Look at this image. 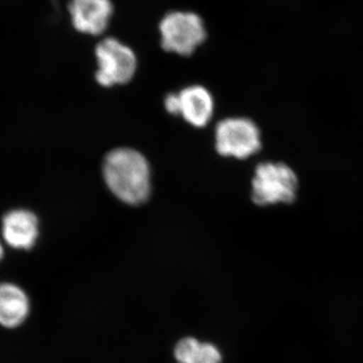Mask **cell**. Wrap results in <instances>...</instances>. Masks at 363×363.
Segmentation results:
<instances>
[{
	"label": "cell",
	"instance_id": "3957f363",
	"mask_svg": "<svg viewBox=\"0 0 363 363\" xmlns=\"http://www.w3.org/2000/svg\"><path fill=\"white\" fill-rule=\"evenodd\" d=\"M162 49L182 57H190L207 39L204 21L194 11H174L159 23Z\"/></svg>",
	"mask_w": 363,
	"mask_h": 363
},
{
	"label": "cell",
	"instance_id": "4fadbf2b",
	"mask_svg": "<svg viewBox=\"0 0 363 363\" xmlns=\"http://www.w3.org/2000/svg\"><path fill=\"white\" fill-rule=\"evenodd\" d=\"M4 247H2L1 243H0V260L2 259V257H4Z\"/></svg>",
	"mask_w": 363,
	"mask_h": 363
},
{
	"label": "cell",
	"instance_id": "277c9868",
	"mask_svg": "<svg viewBox=\"0 0 363 363\" xmlns=\"http://www.w3.org/2000/svg\"><path fill=\"white\" fill-rule=\"evenodd\" d=\"M94 52L98 65L95 79L102 87L128 84L135 77L138 57L130 45L108 37L98 43Z\"/></svg>",
	"mask_w": 363,
	"mask_h": 363
},
{
	"label": "cell",
	"instance_id": "8fae6325",
	"mask_svg": "<svg viewBox=\"0 0 363 363\" xmlns=\"http://www.w3.org/2000/svg\"><path fill=\"white\" fill-rule=\"evenodd\" d=\"M220 360V353L214 346L210 344H202L198 351L195 363H219Z\"/></svg>",
	"mask_w": 363,
	"mask_h": 363
},
{
	"label": "cell",
	"instance_id": "7a4b0ae2",
	"mask_svg": "<svg viewBox=\"0 0 363 363\" xmlns=\"http://www.w3.org/2000/svg\"><path fill=\"white\" fill-rule=\"evenodd\" d=\"M252 199L257 206L291 204L297 198L298 179L284 162H262L255 168Z\"/></svg>",
	"mask_w": 363,
	"mask_h": 363
},
{
	"label": "cell",
	"instance_id": "30bf717a",
	"mask_svg": "<svg viewBox=\"0 0 363 363\" xmlns=\"http://www.w3.org/2000/svg\"><path fill=\"white\" fill-rule=\"evenodd\" d=\"M200 344L193 338H186L179 342L175 350L177 359L181 363H195Z\"/></svg>",
	"mask_w": 363,
	"mask_h": 363
},
{
	"label": "cell",
	"instance_id": "6da1fadb",
	"mask_svg": "<svg viewBox=\"0 0 363 363\" xmlns=\"http://www.w3.org/2000/svg\"><path fill=\"white\" fill-rule=\"evenodd\" d=\"M102 172L107 187L121 202L138 206L149 200L150 167L138 150L130 147L111 150L105 157Z\"/></svg>",
	"mask_w": 363,
	"mask_h": 363
},
{
	"label": "cell",
	"instance_id": "7c38bea8",
	"mask_svg": "<svg viewBox=\"0 0 363 363\" xmlns=\"http://www.w3.org/2000/svg\"><path fill=\"white\" fill-rule=\"evenodd\" d=\"M164 107L169 113L173 116H180V102H179L178 94L171 93L164 99Z\"/></svg>",
	"mask_w": 363,
	"mask_h": 363
},
{
	"label": "cell",
	"instance_id": "8992f818",
	"mask_svg": "<svg viewBox=\"0 0 363 363\" xmlns=\"http://www.w3.org/2000/svg\"><path fill=\"white\" fill-rule=\"evenodd\" d=\"M68 11L75 30L99 37L111 25L114 6L112 0H70Z\"/></svg>",
	"mask_w": 363,
	"mask_h": 363
},
{
	"label": "cell",
	"instance_id": "9c48e42d",
	"mask_svg": "<svg viewBox=\"0 0 363 363\" xmlns=\"http://www.w3.org/2000/svg\"><path fill=\"white\" fill-rule=\"evenodd\" d=\"M30 312L28 294L13 283L0 284V326L7 329L21 326Z\"/></svg>",
	"mask_w": 363,
	"mask_h": 363
},
{
	"label": "cell",
	"instance_id": "5b68a950",
	"mask_svg": "<svg viewBox=\"0 0 363 363\" xmlns=\"http://www.w3.org/2000/svg\"><path fill=\"white\" fill-rule=\"evenodd\" d=\"M218 154L245 160L262 149V135L259 126L252 119L233 117L220 121L215 130Z\"/></svg>",
	"mask_w": 363,
	"mask_h": 363
},
{
	"label": "cell",
	"instance_id": "ba28073f",
	"mask_svg": "<svg viewBox=\"0 0 363 363\" xmlns=\"http://www.w3.org/2000/svg\"><path fill=\"white\" fill-rule=\"evenodd\" d=\"M180 116L196 128H204L213 114L214 101L211 93L201 85L184 88L178 94Z\"/></svg>",
	"mask_w": 363,
	"mask_h": 363
},
{
	"label": "cell",
	"instance_id": "52a82bcc",
	"mask_svg": "<svg viewBox=\"0 0 363 363\" xmlns=\"http://www.w3.org/2000/svg\"><path fill=\"white\" fill-rule=\"evenodd\" d=\"M1 231L9 247L14 250H30L39 238V219L30 210H11L2 218Z\"/></svg>",
	"mask_w": 363,
	"mask_h": 363
}]
</instances>
